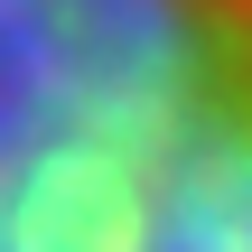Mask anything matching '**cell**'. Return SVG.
<instances>
[{
	"instance_id": "obj_1",
	"label": "cell",
	"mask_w": 252,
	"mask_h": 252,
	"mask_svg": "<svg viewBox=\"0 0 252 252\" xmlns=\"http://www.w3.org/2000/svg\"><path fill=\"white\" fill-rule=\"evenodd\" d=\"M0 252H252V0H0Z\"/></svg>"
}]
</instances>
